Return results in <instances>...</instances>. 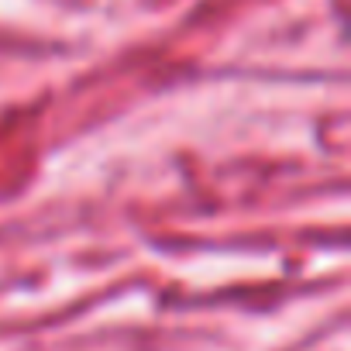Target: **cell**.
I'll list each match as a JSON object with an SVG mask.
<instances>
[]
</instances>
